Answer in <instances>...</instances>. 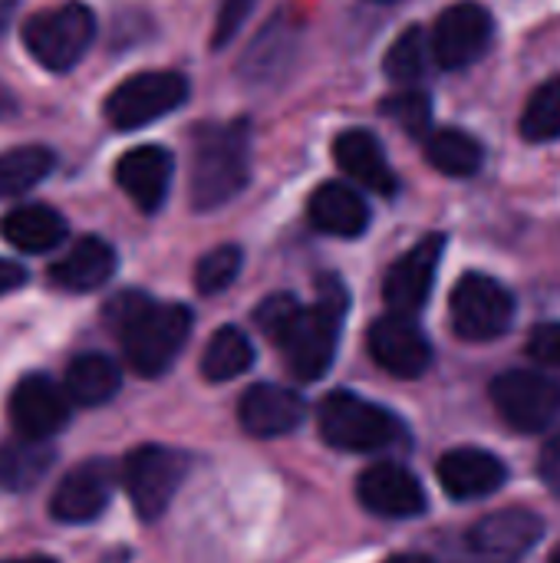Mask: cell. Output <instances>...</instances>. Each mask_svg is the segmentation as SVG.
Returning <instances> with one entry per match:
<instances>
[{
	"label": "cell",
	"instance_id": "1",
	"mask_svg": "<svg viewBox=\"0 0 560 563\" xmlns=\"http://www.w3.org/2000/svg\"><path fill=\"white\" fill-rule=\"evenodd\" d=\"M106 320L122 343L129 366L139 376H162L182 353L191 333V310L182 303H155L139 290L116 294L106 307Z\"/></svg>",
	"mask_w": 560,
	"mask_h": 563
},
{
	"label": "cell",
	"instance_id": "2",
	"mask_svg": "<svg viewBox=\"0 0 560 563\" xmlns=\"http://www.w3.org/2000/svg\"><path fill=\"white\" fill-rule=\"evenodd\" d=\"M251 129L248 122L201 125L191 142V205L215 211L248 188Z\"/></svg>",
	"mask_w": 560,
	"mask_h": 563
},
{
	"label": "cell",
	"instance_id": "3",
	"mask_svg": "<svg viewBox=\"0 0 560 563\" xmlns=\"http://www.w3.org/2000/svg\"><path fill=\"white\" fill-rule=\"evenodd\" d=\"M347 303H350V297H347L343 284L337 277H323L317 284V303L300 307L297 320L277 340L284 366L294 379L314 383L330 369Z\"/></svg>",
	"mask_w": 560,
	"mask_h": 563
},
{
	"label": "cell",
	"instance_id": "4",
	"mask_svg": "<svg viewBox=\"0 0 560 563\" xmlns=\"http://www.w3.org/2000/svg\"><path fill=\"white\" fill-rule=\"evenodd\" d=\"M96 40V13L79 3H59L33 13L23 23V46L50 73H69Z\"/></svg>",
	"mask_w": 560,
	"mask_h": 563
},
{
	"label": "cell",
	"instance_id": "5",
	"mask_svg": "<svg viewBox=\"0 0 560 563\" xmlns=\"http://www.w3.org/2000/svg\"><path fill=\"white\" fill-rule=\"evenodd\" d=\"M317 422H320V435L327 439V445L340 452L366 455V452L396 445L403 439V426L389 409L353 393H330L320 402Z\"/></svg>",
	"mask_w": 560,
	"mask_h": 563
},
{
	"label": "cell",
	"instance_id": "6",
	"mask_svg": "<svg viewBox=\"0 0 560 563\" xmlns=\"http://www.w3.org/2000/svg\"><path fill=\"white\" fill-rule=\"evenodd\" d=\"M185 99H188V79L182 73L152 69V73H135L125 82H119L106 96L102 112L112 129L132 132L175 112Z\"/></svg>",
	"mask_w": 560,
	"mask_h": 563
},
{
	"label": "cell",
	"instance_id": "7",
	"mask_svg": "<svg viewBox=\"0 0 560 563\" xmlns=\"http://www.w3.org/2000/svg\"><path fill=\"white\" fill-rule=\"evenodd\" d=\"M188 459L165 445H142L129 452L122 465V485L142 521H155L168 511L178 485L185 482Z\"/></svg>",
	"mask_w": 560,
	"mask_h": 563
},
{
	"label": "cell",
	"instance_id": "8",
	"mask_svg": "<svg viewBox=\"0 0 560 563\" xmlns=\"http://www.w3.org/2000/svg\"><path fill=\"white\" fill-rule=\"evenodd\" d=\"M452 327L462 340L485 343L502 336L515 320V297L488 274H465L452 290Z\"/></svg>",
	"mask_w": 560,
	"mask_h": 563
},
{
	"label": "cell",
	"instance_id": "9",
	"mask_svg": "<svg viewBox=\"0 0 560 563\" xmlns=\"http://www.w3.org/2000/svg\"><path fill=\"white\" fill-rule=\"evenodd\" d=\"M492 402L515 432L531 435L545 432L560 416V386L541 373L515 369L492 383Z\"/></svg>",
	"mask_w": 560,
	"mask_h": 563
},
{
	"label": "cell",
	"instance_id": "10",
	"mask_svg": "<svg viewBox=\"0 0 560 563\" xmlns=\"http://www.w3.org/2000/svg\"><path fill=\"white\" fill-rule=\"evenodd\" d=\"M495 36V20L482 3L462 0L452 3L432 30V53L446 69H465L485 56Z\"/></svg>",
	"mask_w": 560,
	"mask_h": 563
},
{
	"label": "cell",
	"instance_id": "11",
	"mask_svg": "<svg viewBox=\"0 0 560 563\" xmlns=\"http://www.w3.org/2000/svg\"><path fill=\"white\" fill-rule=\"evenodd\" d=\"M7 412H10V422L20 432V439L43 442V439L56 435L66 426V419H69V396L50 376L30 373V376H23L13 386Z\"/></svg>",
	"mask_w": 560,
	"mask_h": 563
},
{
	"label": "cell",
	"instance_id": "12",
	"mask_svg": "<svg viewBox=\"0 0 560 563\" xmlns=\"http://www.w3.org/2000/svg\"><path fill=\"white\" fill-rule=\"evenodd\" d=\"M370 356L373 363L396 376V379H416L432 363V346L422 336V330L406 313H389L370 327Z\"/></svg>",
	"mask_w": 560,
	"mask_h": 563
},
{
	"label": "cell",
	"instance_id": "13",
	"mask_svg": "<svg viewBox=\"0 0 560 563\" xmlns=\"http://www.w3.org/2000/svg\"><path fill=\"white\" fill-rule=\"evenodd\" d=\"M442 251H446V238L429 234L389 267V274L383 280V297L393 307V313L413 317L426 307L432 284H436V274H439Z\"/></svg>",
	"mask_w": 560,
	"mask_h": 563
},
{
	"label": "cell",
	"instance_id": "14",
	"mask_svg": "<svg viewBox=\"0 0 560 563\" xmlns=\"http://www.w3.org/2000/svg\"><path fill=\"white\" fill-rule=\"evenodd\" d=\"M112 485H116L112 465L106 459H89L76 465L69 475H63V482L53 488L50 515L63 525H89L106 511L112 498Z\"/></svg>",
	"mask_w": 560,
	"mask_h": 563
},
{
	"label": "cell",
	"instance_id": "15",
	"mask_svg": "<svg viewBox=\"0 0 560 563\" xmlns=\"http://www.w3.org/2000/svg\"><path fill=\"white\" fill-rule=\"evenodd\" d=\"M356 498L380 518H419L426 511V492L419 478L396 462L370 465L356 482Z\"/></svg>",
	"mask_w": 560,
	"mask_h": 563
},
{
	"label": "cell",
	"instance_id": "16",
	"mask_svg": "<svg viewBox=\"0 0 560 563\" xmlns=\"http://www.w3.org/2000/svg\"><path fill=\"white\" fill-rule=\"evenodd\" d=\"M172 175H175V158L162 145L129 148L116 162V181H119V188L145 214H155L165 205L168 188H172Z\"/></svg>",
	"mask_w": 560,
	"mask_h": 563
},
{
	"label": "cell",
	"instance_id": "17",
	"mask_svg": "<svg viewBox=\"0 0 560 563\" xmlns=\"http://www.w3.org/2000/svg\"><path fill=\"white\" fill-rule=\"evenodd\" d=\"M545 534V521L535 511L525 508H508L498 515L482 518L472 531H469V548L485 558V561H518L521 554H528Z\"/></svg>",
	"mask_w": 560,
	"mask_h": 563
},
{
	"label": "cell",
	"instance_id": "18",
	"mask_svg": "<svg viewBox=\"0 0 560 563\" xmlns=\"http://www.w3.org/2000/svg\"><path fill=\"white\" fill-rule=\"evenodd\" d=\"M238 422L254 439H277L304 422V399L284 386H251L238 402Z\"/></svg>",
	"mask_w": 560,
	"mask_h": 563
},
{
	"label": "cell",
	"instance_id": "19",
	"mask_svg": "<svg viewBox=\"0 0 560 563\" xmlns=\"http://www.w3.org/2000/svg\"><path fill=\"white\" fill-rule=\"evenodd\" d=\"M508 478V468L482 449H452L439 459V485L455 501H475L495 495Z\"/></svg>",
	"mask_w": 560,
	"mask_h": 563
},
{
	"label": "cell",
	"instance_id": "20",
	"mask_svg": "<svg viewBox=\"0 0 560 563\" xmlns=\"http://www.w3.org/2000/svg\"><path fill=\"white\" fill-rule=\"evenodd\" d=\"M307 218L317 231L333 238H360L370 224V208L363 195L343 181L320 185L307 201Z\"/></svg>",
	"mask_w": 560,
	"mask_h": 563
},
{
	"label": "cell",
	"instance_id": "21",
	"mask_svg": "<svg viewBox=\"0 0 560 563\" xmlns=\"http://www.w3.org/2000/svg\"><path fill=\"white\" fill-rule=\"evenodd\" d=\"M116 274V251L102 238H79L53 267L50 280L69 294H89Z\"/></svg>",
	"mask_w": 560,
	"mask_h": 563
},
{
	"label": "cell",
	"instance_id": "22",
	"mask_svg": "<svg viewBox=\"0 0 560 563\" xmlns=\"http://www.w3.org/2000/svg\"><path fill=\"white\" fill-rule=\"evenodd\" d=\"M333 158L353 181H360L363 188H370L376 195H393L396 185H399L389 162H386V155H383L380 139L363 132V129H350V132L337 135Z\"/></svg>",
	"mask_w": 560,
	"mask_h": 563
},
{
	"label": "cell",
	"instance_id": "23",
	"mask_svg": "<svg viewBox=\"0 0 560 563\" xmlns=\"http://www.w3.org/2000/svg\"><path fill=\"white\" fill-rule=\"evenodd\" d=\"M66 218L50 205H20L0 218V238L23 254L53 251L66 241Z\"/></svg>",
	"mask_w": 560,
	"mask_h": 563
},
{
	"label": "cell",
	"instance_id": "24",
	"mask_svg": "<svg viewBox=\"0 0 560 563\" xmlns=\"http://www.w3.org/2000/svg\"><path fill=\"white\" fill-rule=\"evenodd\" d=\"M119 386H122V373L116 360H109L106 353H79L66 366V379H63V389L76 406H102L119 393Z\"/></svg>",
	"mask_w": 560,
	"mask_h": 563
},
{
	"label": "cell",
	"instance_id": "25",
	"mask_svg": "<svg viewBox=\"0 0 560 563\" xmlns=\"http://www.w3.org/2000/svg\"><path fill=\"white\" fill-rule=\"evenodd\" d=\"M290 56H294V26L284 16H277L248 46L241 73L254 82H267L290 63Z\"/></svg>",
	"mask_w": 560,
	"mask_h": 563
},
{
	"label": "cell",
	"instance_id": "26",
	"mask_svg": "<svg viewBox=\"0 0 560 563\" xmlns=\"http://www.w3.org/2000/svg\"><path fill=\"white\" fill-rule=\"evenodd\" d=\"M251 363H254L251 340L238 327H221L201 353V376L208 383H228L248 373Z\"/></svg>",
	"mask_w": 560,
	"mask_h": 563
},
{
	"label": "cell",
	"instance_id": "27",
	"mask_svg": "<svg viewBox=\"0 0 560 563\" xmlns=\"http://www.w3.org/2000/svg\"><path fill=\"white\" fill-rule=\"evenodd\" d=\"M426 158L449 178H472L482 168V145L462 129H439L426 142Z\"/></svg>",
	"mask_w": 560,
	"mask_h": 563
},
{
	"label": "cell",
	"instance_id": "28",
	"mask_svg": "<svg viewBox=\"0 0 560 563\" xmlns=\"http://www.w3.org/2000/svg\"><path fill=\"white\" fill-rule=\"evenodd\" d=\"M53 452L43 449V442H7L0 445V485L7 492H30L46 472H50Z\"/></svg>",
	"mask_w": 560,
	"mask_h": 563
},
{
	"label": "cell",
	"instance_id": "29",
	"mask_svg": "<svg viewBox=\"0 0 560 563\" xmlns=\"http://www.w3.org/2000/svg\"><path fill=\"white\" fill-rule=\"evenodd\" d=\"M53 172V152L43 145H20L0 152V198H17Z\"/></svg>",
	"mask_w": 560,
	"mask_h": 563
},
{
	"label": "cell",
	"instance_id": "30",
	"mask_svg": "<svg viewBox=\"0 0 560 563\" xmlns=\"http://www.w3.org/2000/svg\"><path fill=\"white\" fill-rule=\"evenodd\" d=\"M429 56L432 53V40L426 36V30L419 26H409L406 33H399L383 59V69L393 82H416L426 76V66H429Z\"/></svg>",
	"mask_w": 560,
	"mask_h": 563
},
{
	"label": "cell",
	"instance_id": "31",
	"mask_svg": "<svg viewBox=\"0 0 560 563\" xmlns=\"http://www.w3.org/2000/svg\"><path fill=\"white\" fill-rule=\"evenodd\" d=\"M521 135L528 142H554L560 139V76L541 82L525 112H521Z\"/></svg>",
	"mask_w": 560,
	"mask_h": 563
},
{
	"label": "cell",
	"instance_id": "32",
	"mask_svg": "<svg viewBox=\"0 0 560 563\" xmlns=\"http://www.w3.org/2000/svg\"><path fill=\"white\" fill-rule=\"evenodd\" d=\"M241 264H244V254H241V247H234V244H221V247L208 251V254L198 261V267H195V287H198V294L211 297V294L228 290V287L238 280Z\"/></svg>",
	"mask_w": 560,
	"mask_h": 563
},
{
	"label": "cell",
	"instance_id": "33",
	"mask_svg": "<svg viewBox=\"0 0 560 563\" xmlns=\"http://www.w3.org/2000/svg\"><path fill=\"white\" fill-rule=\"evenodd\" d=\"M383 115H389L393 122H399L416 139L419 135H432L429 132V125H432V102H429V96H422L416 89L383 99Z\"/></svg>",
	"mask_w": 560,
	"mask_h": 563
},
{
	"label": "cell",
	"instance_id": "34",
	"mask_svg": "<svg viewBox=\"0 0 560 563\" xmlns=\"http://www.w3.org/2000/svg\"><path fill=\"white\" fill-rule=\"evenodd\" d=\"M297 313H300L297 297H290V294H274V297H267V300L254 310V323L261 327L264 336H271V340L277 343V340L287 333V327L297 320Z\"/></svg>",
	"mask_w": 560,
	"mask_h": 563
},
{
	"label": "cell",
	"instance_id": "35",
	"mask_svg": "<svg viewBox=\"0 0 560 563\" xmlns=\"http://www.w3.org/2000/svg\"><path fill=\"white\" fill-rule=\"evenodd\" d=\"M254 3H257V0H221V7H218V16H215L211 46H218V49H221V46H228V43L238 36L241 23L251 16Z\"/></svg>",
	"mask_w": 560,
	"mask_h": 563
},
{
	"label": "cell",
	"instance_id": "36",
	"mask_svg": "<svg viewBox=\"0 0 560 563\" xmlns=\"http://www.w3.org/2000/svg\"><path fill=\"white\" fill-rule=\"evenodd\" d=\"M528 353L538 363L560 366V323H541L531 336H528Z\"/></svg>",
	"mask_w": 560,
	"mask_h": 563
},
{
	"label": "cell",
	"instance_id": "37",
	"mask_svg": "<svg viewBox=\"0 0 560 563\" xmlns=\"http://www.w3.org/2000/svg\"><path fill=\"white\" fill-rule=\"evenodd\" d=\"M541 472H545V478L551 482V488L560 492V435L548 442V449H545V455H541Z\"/></svg>",
	"mask_w": 560,
	"mask_h": 563
},
{
	"label": "cell",
	"instance_id": "38",
	"mask_svg": "<svg viewBox=\"0 0 560 563\" xmlns=\"http://www.w3.org/2000/svg\"><path fill=\"white\" fill-rule=\"evenodd\" d=\"M23 280H26V271L17 261L0 257V297L10 294V290H17V287H23Z\"/></svg>",
	"mask_w": 560,
	"mask_h": 563
},
{
	"label": "cell",
	"instance_id": "39",
	"mask_svg": "<svg viewBox=\"0 0 560 563\" xmlns=\"http://www.w3.org/2000/svg\"><path fill=\"white\" fill-rule=\"evenodd\" d=\"M17 109H20V106H17V96H13V92H10V89L0 82V119H10V115H17Z\"/></svg>",
	"mask_w": 560,
	"mask_h": 563
},
{
	"label": "cell",
	"instance_id": "40",
	"mask_svg": "<svg viewBox=\"0 0 560 563\" xmlns=\"http://www.w3.org/2000/svg\"><path fill=\"white\" fill-rule=\"evenodd\" d=\"M389 563H432L429 558H419V554H403V558H393Z\"/></svg>",
	"mask_w": 560,
	"mask_h": 563
},
{
	"label": "cell",
	"instance_id": "41",
	"mask_svg": "<svg viewBox=\"0 0 560 563\" xmlns=\"http://www.w3.org/2000/svg\"><path fill=\"white\" fill-rule=\"evenodd\" d=\"M0 563H56L50 558H20V561H0Z\"/></svg>",
	"mask_w": 560,
	"mask_h": 563
},
{
	"label": "cell",
	"instance_id": "42",
	"mask_svg": "<svg viewBox=\"0 0 560 563\" xmlns=\"http://www.w3.org/2000/svg\"><path fill=\"white\" fill-rule=\"evenodd\" d=\"M551 563H560V548H558V551H554V558H551Z\"/></svg>",
	"mask_w": 560,
	"mask_h": 563
},
{
	"label": "cell",
	"instance_id": "43",
	"mask_svg": "<svg viewBox=\"0 0 560 563\" xmlns=\"http://www.w3.org/2000/svg\"><path fill=\"white\" fill-rule=\"evenodd\" d=\"M376 3H396V0H376Z\"/></svg>",
	"mask_w": 560,
	"mask_h": 563
}]
</instances>
